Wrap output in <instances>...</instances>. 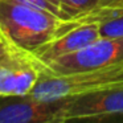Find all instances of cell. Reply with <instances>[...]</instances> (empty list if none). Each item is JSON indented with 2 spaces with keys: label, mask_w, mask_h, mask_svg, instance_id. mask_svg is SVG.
<instances>
[{
  "label": "cell",
  "mask_w": 123,
  "mask_h": 123,
  "mask_svg": "<svg viewBox=\"0 0 123 123\" xmlns=\"http://www.w3.org/2000/svg\"><path fill=\"white\" fill-rule=\"evenodd\" d=\"M83 17L62 19L50 12L28 7L15 0H0V32L7 43L27 52L58 38L80 25Z\"/></svg>",
  "instance_id": "1"
},
{
  "label": "cell",
  "mask_w": 123,
  "mask_h": 123,
  "mask_svg": "<svg viewBox=\"0 0 123 123\" xmlns=\"http://www.w3.org/2000/svg\"><path fill=\"white\" fill-rule=\"evenodd\" d=\"M118 86H123V61L109 66L68 74H52L43 68L29 95L41 101H53Z\"/></svg>",
  "instance_id": "2"
},
{
  "label": "cell",
  "mask_w": 123,
  "mask_h": 123,
  "mask_svg": "<svg viewBox=\"0 0 123 123\" xmlns=\"http://www.w3.org/2000/svg\"><path fill=\"white\" fill-rule=\"evenodd\" d=\"M123 61V37H101L90 45L70 54H65L48 64L44 70L52 74H68L103 68Z\"/></svg>",
  "instance_id": "3"
},
{
  "label": "cell",
  "mask_w": 123,
  "mask_h": 123,
  "mask_svg": "<svg viewBox=\"0 0 123 123\" xmlns=\"http://www.w3.org/2000/svg\"><path fill=\"white\" fill-rule=\"evenodd\" d=\"M44 64L11 44L0 52V95H25L36 85Z\"/></svg>",
  "instance_id": "4"
},
{
  "label": "cell",
  "mask_w": 123,
  "mask_h": 123,
  "mask_svg": "<svg viewBox=\"0 0 123 123\" xmlns=\"http://www.w3.org/2000/svg\"><path fill=\"white\" fill-rule=\"evenodd\" d=\"M68 98L41 101L29 94L0 95V123H64Z\"/></svg>",
  "instance_id": "5"
},
{
  "label": "cell",
  "mask_w": 123,
  "mask_h": 123,
  "mask_svg": "<svg viewBox=\"0 0 123 123\" xmlns=\"http://www.w3.org/2000/svg\"><path fill=\"white\" fill-rule=\"evenodd\" d=\"M123 120V86L68 98L64 122Z\"/></svg>",
  "instance_id": "6"
},
{
  "label": "cell",
  "mask_w": 123,
  "mask_h": 123,
  "mask_svg": "<svg viewBox=\"0 0 123 123\" xmlns=\"http://www.w3.org/2000/svg\"><path fill=\"white\" fill-rule=\"evenodd\" d=\"M99 37H101V32H99L98 23L95 20H87L83 17V21L80 25L72 28L52 43L41 46L33 54L43 64H48L52 60H56L65 54L74 53L90 45Z\"/></svg>",
  "instance_id": "7"
},
{
  "label": "cell",
  "mask_w": 123,
  "mask_h": 123,
  "mask_svg": "<svg viewBox=\"0 0 123 123\" xmlns=\"http://www.w3.org/2000/svg\"><path fill=\"white\" fill-rule=\"evenodd\" d=\"M83 17L95 20L103 37H123V8H95Z\"/></svg>",
  "instance_id": "8"
},
{
  "label": "cell",
  "mask_w": 123,
  "mask_h": 123,
  "mask_svg": "<svg viewBox=\"0 0 123 123\" xmlns=\"http://www.w3.org/2000/svg\"><path fill=\"white\" fill-rule=\"evenodd\" d=\"M99 4V0H61L60 8L65 19H74L95 9Z\"/></svg>",
  "instance_id": "9"
},
{
  "label": "cell",
  "mask_w": 123,
  "mask_h": 123,
  "mask_svg": "<svg viewBox=\"0 0 123 123\" xmlns=\"http://www.w3.org/2000/svg\"><path fill=\"white\" fill-rule=\"evenodd\" d=\"M15 1L25 4V6H28V7H33V8L50 12V13H54V15H57V16L62 17V19H65L64 15H62V11L60 9V7H57L54 3H52L50 0H15Z\"/></svg>",
  "instance_id": "10"
},
{
  "label": "cell",
  "mask_w": 123,
  "mask_h": 123,
  "mask_svg": "<svg viewBox=\"0 0 123 123\" xmlns=\"http://www.w3.org/2000/svg\"><path fill=\"white\" fill-rule=\"evenodd\" d=\"M106 7H109V8H123V0H111V3Z\"/></svg>",
  "instance_id": "11"
},
{
  "label": "cell",
  "mask_w": 123,
  "mask_h": 123,
  "mask_svg": "<svg viewBox=\"0 0 123 123\" xmlns=\"http://www.w3.org/2000/svg\"><path fill=\"white\" fill-rule=\"evenodd\" d=\"M7 45H8V43H7V40L4 38V36L1 35V32H0V52L3 50Z\"/></svg>",
  "instance_id": "12"
},
{
  "label": "cell",
  "mask_w": 123,
  "mask_h": 123,
  "mask_svg": "<svg viewBox=\"0 0 123 123\" xmlns=\"http://www.w3.org/2000/svg\"><path fill=\"white\" fill-rule=\"evenodd\" d=\"M110 3H111V0H99V4H98V7H97V8H102V7H106V6H109Z\"/></svg>",
  "instance_id": "13"
},
{
  "label": "cell",
  "mask_w": 123,
  "mask_h": 123,
  "mask_svg": "<svg viewBox=\"0 0 123 123\" xmlns=\"http://www.w3.org/2000/svg\"><path fill=\"white\" fill-rule=\"evenodd\" d=\"M50 1H52V3H54L57 7H60V1H61V0H50ZM60 9H61V8H60Z\"/></svg>",
  "instance_id": "14"
}]
</instances>
